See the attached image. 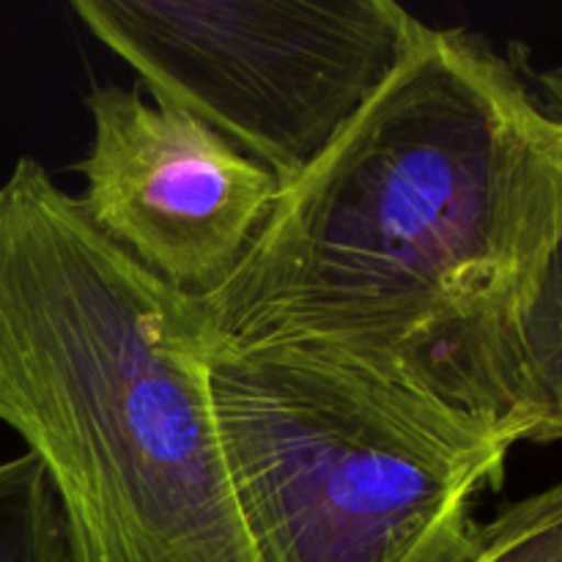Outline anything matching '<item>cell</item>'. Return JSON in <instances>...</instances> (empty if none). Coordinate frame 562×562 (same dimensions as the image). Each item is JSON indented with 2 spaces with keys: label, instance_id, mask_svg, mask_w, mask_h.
Wrapping results in <instances>:
<instances>
[{
  "label": "cell",
  "instance_id": "cell-6",
  "mask_svg": "<svg viewBox=\"0 0 562 562\" xmlns=\"http://www.w3.org/2000/svg\"><path fill=\"white\" fill-rule=\"evenodd\" d=\"M505 428L519 442H562V236L519 333V376Z\"/></svg>",
  "mask_w": 562,
  "mask_h": 562
},
{
  "label": "cell",
  "instance_id": "cell-3",
  "mask_svg": "<svg viewBox=\"0 0 562 562\" xmlns=\"http://www.w3.org/2000/svg\"><path fill=\"white\" fill-rule=\"evenodd\" d=\"M220 442L261 562H467L519 437L338 357L209 340Z\"/></svg>",
  "mask_w": 562,
  "mask_h": 562
},
{
  "label": "cell",
  "instance_id": "cell-1",
  "mask_svg": "<svg viewBox=\"0 0 562 562\" xmlns=\"http://www.w3.org/2000/svg\"><path fill=\"white\" fill-rule=\"evenodd\" d=\"M560 236L562 110L483 36L420 20L198 307L209 340L322 351L505 426Z\"/></svg>",
  "mask_w": 562,
  "mask_h": 562
},
{
  "label": "cell",
  "instance_id": "cell-2",
  "mask_svg": "<svg viewBox=\"0 0 562 562\" xmlns=\"http://www.w3.org/2000/svg\"><path fill=\"white\" fill-rule=\"evenodd\" d=\"M0 423L58 492L77 562H261L198 300L110 245L36 157L0 184Z\"/></svg>",
  "mask_w": 562,
  "mask_h": 562
},
{
  "label": "cell",
  "instance_id": "cell-4",
  "mask_svg": "<svg viewBox=\"0 0 562 562\" xmlns=\"http://www.w3.org/2000/svg\"><path fill=\"white\" fill-rule=\"evenodd\" d=\"M159 104L300 179L398 66L417 20L393 0H71Z\"/></svg>",
  "mask_w": 562,
  "mask_h": 562
},
{
  "label": "cell",
  "instance_id": "cell-8",
  "mask_svg": "<svg viewBox=\"0 0 562 562\" xmlns=\"http://www.w3.org/2000/svg\"><path fill=\"white\" fill-rule=\"evenodd\" d=\"M467 562H562V483L527 494L481 521Z\"/></svg>",
  "mask_w": 562,
  "mask_h": 562
},
{
  "label": "cell",
  "instance_id": "cell-7",
  "mask_svg": "<svg viewBox=\"0 0 562 562\" xmlns=\"http://www.w3.org/2000/svg\"><path fill=\"white\" fill-rule=\"evenodd\" d=\"M0 562H77L58 492L31 453L0 461Z\"/></svg>",
  "mask_w": 562,
  "mask_h": 562
},
{
  "label": "cell",
  "instance_id": "cell-5",
  "mask_svg": "<svg viewBox=\"0 0 562 562\" xmlns=\"http://www.w3.org/2000/svg\"><path fill=\"white\" fill-rule=\"evenodd\" d=\"M91 146L75 195L88 223L179 294L228 283L272 214L280 181L192 113L137 86L86 93Z\"/></svg>",
  "mask_w": 562,
  "mask_h": 562
}]
</instances>
